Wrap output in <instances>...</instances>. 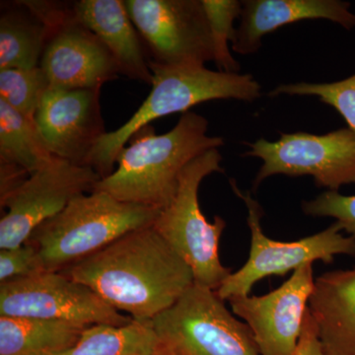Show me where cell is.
<instances>
[{
	"label": "cell",
	"instance_id": "obj_23",
	"mask_svg": "<svg viewBox=\"0 0 355 355\" xmlns=\"http://www.w3.org/2000/svg\"><path fill=\"white\" fill-rule=\"evenodd\" d=\"M214 39L216 62L219 71L238 73L239 64L233 58L229 44L234 40V21L240 17L242 1L238 0H202Z\"/></svg>",
	"mask_w": 355,
	"mask_h": 355
},
{
	"label": "cell",
	"instance_id": "obj_13",
	"mask_svg": "<svg viewBox=\"0 0 355 355\" xmlns=\"http://www.w3.org/2000/svg\"><path fill=\"white\" fill-rule=\"evenodd\" d=\"M100 90L50 88L36 114L37 128L51 155L86 166L97 142L106 135Z\"/></svg>",
	"mask_w": 355,
	"mask_h": 355
},
{
	"label": "cell",
	"instance_id": "obj_10",
	"mask_svg": "<svg viewBox=\"0 0 355 355\" xmlns=\"http://www.w3.org/2000/svg\"><path fill=\"white\" fill-rule=\"evenodd\" d=\"M0 316L67 323L125 326L132 321L90 287L60 272H44L0 284Z\"/></svg>",
	"mask_w": 355,
	"mask_h": 355
},
{
	"label": "cell",
	"instance_id": "obj_7",
	"mask_svg": "<svg viewBox=\"0 0 355 355\" xmlns=\"http://www.w3.org/2000/svg\"><path fill=\"white\" fill-rule=\"evenodd\" d=\"M232 190L247 207L248 226L251 231L249 258L239 270L225 279L216 291L222 300L237 296H248L257 282L268 277H284L291 270L309 265L315 261L331 263L336 254L355 257V238L343 234L338 222L328 228L293 242L270 239L261 228L263 209L249 191H242L234 180Z\"/></svg>",
	"mask_w": 355,
	"mask_h": 355
},
{
	"label": "cell",
	"instance_id": "obj_2",
	"mask_svg": "<svg viewBox=\"0 0 355 355\" xmlns=\"http://www.w3.org/2000/svg\"><path fill=\"white\" fill-rule=\"evenodd\" d=\"M207 130V119L193 112L182 114L164 135H156L153 125L142 128L118 153V168L93 191H105L121 202L162 209L175 195L187 165L223 146L224 139L209 137Z\"/></svg>",
	"mask_w": 355,
	"mask_h": 355
},
{
	"label": "cell",
	"instance_id": "obj_26",
	"mask_svg": "<svg viewBox=\"0 0 355 355\" xmlns=\"http://www.w3.org/2000/svg\"><path fill=\"white\" fill-rule=\"evenodd\" d=\"M44 272L37 248L31 243L0 250V284Z\"/></svg>",
	"mask_w": 355,
	"mask_h": 355
},
{
	"label": "cell",
	"instance_id": "obj_14",
	"mask_svg": "<svg viewBox=\"0 0 355 355\" xmlns=\"http://www.w3.org/2000/svg\"><path fill=\"white\" fill-rule=\"evenodd\" d=\"M51 88H101L118 78L113 55L99 38L76 19L53 32L41 58Z\"/></svg>",
	"mask_w": 355,
	"mask_h": 355
},
{
	"label": "cell",
	"instance_id": "obj_5",
	"mask_svg": "<svg viewBox=\"0 0 355 355\" xmlns=\"http://www.w3.org/2000/svg\"><path fill=\"white\" fill-rule=\"evenodd\" d=\"M218 149H211L193 159L181 173L171 200L159 209L153 226L158 234L190 266L195 284L216 291L231 275L222 265L219 242L226 227L220 216L214 222L203 216L198 202V189L205 177L223 173Z\"/></svg>",
	"mask_w": 355,
	"mask_h": 355
},
{
	"label": "cell",
	"instance_id": "obj_16",
	"mask_svg": "<svg viewBox=\"0 0 355 355\" xmlns=\"http://www.w3.org/2000/svg\"><path fill=\"white\" fill-rule=\"evenodd\" d=\"M74 16L105 44L120 73L151 84L153 72L146 60L137 28L130 19L125 1L80 0L73 3Z\"/></svg>",
	"mask_w": 355,
	"mask_h": 355
},
{
	"label": "cell",
	"instance_id": "obj_29",
	"mask_svg": "<svg viewBox=\"0 0 355 355\" xmlns=\"http://www.w3.org/2000/svg\"><path fill=\"white\" fill-rule=\"evenodd\" d=\"M148 355H174L172 354L171 352H170L169 349H166L165 347H163L162 345H161V347H159L156 352H154L153 354H148Z\"/></svg>",
	"mask_w": 355,
	"mask_h": 355
},
{
	"label": "cell",
	"instance_id": "obj_11",
	"mask_svg": "<svg viewBox=\"0 0 355 355\" xmlns=\"http://www.w3.org/2000/svg\"><path fill=\"white\" fill-rule=\"evenodd\" d=\"M101 180L89 166L72 164L55 157L21 184L1 209L0 250L22 246L37 228L57 216L74 198L92 193Z\"/></svg>",
	"mask_w": 355,
	"mask_h": 355
},
{
	"label": "cell",
	"instance_id": "obj_15",
	"mask_svg": "<svg viewBox=\"0 0 355 355\" xmlns=\"http://www.w3.org/2000/svg\"><path fill=\"white\" fill-rule=\"evenodd\" d=\"M239 19L231 46L244 55L258 51L263 36L292 23L324 19L355 28L349 2L340 0H245Z\"/></svg>",
	"mask_w": 355,
	"mask_h": 355
},
{
	"label": "cell",
	"instance_id": "obj_27",
	"mask_svg": "<svg viewBox=\"0 0 355 355\" xmlns=\"http://www.w3.org/2000/svg\"><path fill=\"white\" fill-rule=\"evenodd\" d=\"M29 176L19 166L0 162V203L6 202Z\"/></svg>",
	"mask_w": 355,
	"mask_h": 355
},
{
	"label": "cell",
	"instance_id": "obj_6",
	"mask_svg": "<svg viewBox=\"0 0 355 355\" xmlns=\"http://www.w3.org/2000/svg\"><path fill=\"white\" fill-rule=\"evenodd\" d=\"M151 323L174 355H260L249 326L231 314L216 291L197 284Z\"/></svg>",
	"mask_w": 355,
	"mask_h": 355
},
{
	"label": "cell",
	"instance_id": "obj_22",
	"mask_svg": "<svg viewBox=\"0 0 355 355\" xmlns=\"http://www.w3.org/2000/svg\"><path fill=\"white\" fill-rule=\"evenodd\" d=\"M50 88L41 67L0 70V100L30 120L35 121L42 100Z\"/></svg>",
	"mask_w": 355,
	"mask_h": 355
},
{
	"label": "cell",
	"instance_id": "obj_21",
	"mask_svg": "<svg viewBox=\"0 0 355 355\" xmlns=\"http://www.w3.org/2000/svg\"><path fill=\"white\" fill-rule=\"evenodd\" d=\"M53 158L36 121L14 111L0 100V162L19 166L31 175Z\"/></svg>",
	"mask_w": 355,
	"mask_h": 355
},
{
	"label": "cell",
	"instance_id": "obj_20",
	"mask_svg": "<svg viewBox=\"0 0 355 355\" xmlns=\"http://www.w3.org/2000/svg\"><path fill=\"white\" fill-rule=\"evenodd\" d=\"M160 347L151 321L133 319L125 326L88 327L73 347L55 355H148Z\"/></svg>",
	"mask_w": 355,
	"mask_h": 355
},
{
	"label": "cell",
	"instance_id": "obj_12",
	"mask_svg": "<svg viewBox=\"0 0 355 355\" xmlns=\"http://www.w3.org/2000/svg\"><path fill=\"white\" fill-rule=\"evenodd\" d=\"M314 284L313 263H309L294 270L270 293L227 300L232 312L251 329L260 355L295 354Z\"/></svg>",
	"mask_w": 355,
	"mask_h": 355
},
{
	"label": "cell",
	"instance_id": "obj_4",
	"mask_svg": "<svg viewBox=\"0 0 355 355\" xmlns=\"http://www.w3.org/2000/svg\"><path fill=\"white\" fill-rule=\"evenodd\" d=\"M158 211L93 191L42 223L27 242L38 250L44 272H60L128 233L153 225Z\"/></svg>",
	"mask_w": 355,
	"mask_h": 355
},
{
	"label": "cell",
	"instance_id": "obj_25",
	"mask_svg": "<svg viewBox=\"0 0 355 355\" xmlns=\"http://www.w3.org/2000/svg\"><path fill=\"white\" fill-rule=\"evenodd\" d=\"M302 210L306 216L335 218L343 231L355 238V196L324 191L314 200L303 202Z\"/></svg>",
	"mask_w": 355,
	"mask_h": 355
},
{
	"label": "cell",
	"instance_id": "obj_3",
	"mask_svg": "<svg viewBox=\"0 0 355 355\" xmlns=\"http://www.w3.org/2000/svg\"><path fill=\"white\" fill-rule=\"evenodd\" d=\"M153 80L150 93L132 118L118 130L107 132L90 153L86 166L100 178L114 171L116 156L142 128L169 114L187 113L200 103L214 100L253 102L261 97L260 83L251 74L214 71L207 67L172 69L149 60Z\"/></svg>",
	"mask_w": 355,
	"mask_h": 355
},
{
	"label": "cell",
	"instance_id": "obj_24",
	"mask_svg": "<svg viewBox=\"0 0 355 355\" xmlns=\"http://www.w3.org/2000/svg\"><path fill=\"white\" fill-rule=\"evenodd\" d=\"M284 94L316 96L342 114L349 130L355 133V74L336 83L282 84L268 93L270 97Z\"/></svg>",
	"mask_w": 355,
	"mask_h": 355
},
{
	"label": "cell",
	"instance_id": "obj_1",
	"mask_svg": "<svg viewBox=\"0 0 355 355\" xmlns=\"http://www.w3.org/2000/svg\"><path fill=\"white\" fill-rule=\"evenodd\" d=\"M60 272L139 321H153L195 284L190 266L153 225L128 233Z\"/></svg>",
	"mask_w": 355,
	"mask_h": 355
},
{
	"label": "cell",
	"instance_id": "obj_19",
	"mask_svg": "<svg viewBox=\"0 0 355 355\" xmlns=\"http://www.w3.org/2000/svg\"><path fill=\"white\" fill-rule=\"evenodd\" d=\"M51 37L49 28L21 3L0 17V70L38 67Z\"/></svg>",
	"mask_w": 355,
	"mask_h": 355
},
{
	"label": "cell",
	"instance_id": "obj_18",
	"mask_svg": "<svg viewBox=\"0 0 355 355\" xmlns=\"http://www.w3.org/2000/svg\"><path fill=\"white\" fill-rule=\"evenodd\" d=\"M88 327L38 319L0 316V355H55L73 347Z\"/></svg>",
	"mask_w": 355,
	"mask_h": 355
},
{
	"label": "cell",
	"instance_id": "obj_17",
	"mask_svg": "<svg viewBox=\"0 0 355 355\" xmlns=\"http://www.w3.org/2000/svg\"><path fill=\"white\" fill-rule=\"evenodd\" d=\"M309 312L324 355H355V268L315 279Z\"/></svg>",
	"mask_w": 355,
	"mask_h": 355
},
{
	"label": "cell",
	"instance_id": "obj_28",
	"mask_svg": "<svg viewBox=\"0 0 355 355\" xmlns=\"http://www.w3.org/2000/svg\"><path fill=\"white\" fill-rule=\"evenodd\" d=\"M294 355H324L318 338L316 326L311 317L309 308L306 313L302 334Z\"/></svg>",
	"mask_w": 355,
	"mask_h": 355
},
{
	"label": "cell",
	"instance_id": "obj_9",
	"mask_svg": "<svg viewBox=\"0 0 355 355\" xmlns=\"http://www.w3.org/2000/svg\"><path fill=\"white\" fill-rule=\"evenodd\" d=\"M125 3L154 64L193 69L216 60L202 0H127Z\"/></svg>",
	"mask_w": 355,
	"mask_h": 355
},
{
	"label": "cell",
	"instance_id": "obj_8",
	"mask_svg": "<svg viewBox=\"0 0 355 355\" xmlns=\"http://www.w3.org/2000/svg\"><path fill=\"white\" fill-rule=\"evenodd\" d=\"M243 156L263 161L254 180V190L275 175L311 176L319 188L340 190L355 184V133L349 128L316 135L304 132L280 133L279 139L249 144Z\"/></svg>",
	"mask_w": 355,
	"mask_h": 355
}]
</instances>
